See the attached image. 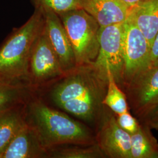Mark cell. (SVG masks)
I'll return each instance as SVG.
<instances>
[{"label":"cell","instance_id":"cell-12","mask_svg":"<svg viewBox=\"0 0 158 158\" xmlns=\"http://www.w3.org/2000/svg\"><path fill=\"white\" fill-rule=\"evenodd\" d=\"M45 151L32 127L25 124L6 148L1 158H39L45 155Z\"/></svg>","mask_w":158,"mask_h":158},{"label":"cell","instance_id":"cell-17","mask_svg":"<svg viewBox=\"0 0 158 158\" xmlns=\"http://www.w3.org/2000/svg\"><path fill=\"white\" fill-rule=\"evenodd\" d=\"M23 92V87L18 82L0 80V110L15 106Z\"/></svg>","mask_w":158,"mask_h":158},{"label":"cell","instance_id":"cell-21","mask_svg":"<svg viewBox=\"0 0 158 158\" xmlns=\"http://www.w3.org/2000/svg\"><path fill=\"white\" fill-rule=\"evenodd\" d=\"M139 119L141 124L147 125L151 130H158V105Z\"/></svg>","mask_w":158,"mask_h":158},{"label":"cell","instance_id":"cell-14","mask_svg":"<svg viewBox=\"0 0 158 158\" xmlns=\"http://www.w3.org/2000/svg\"><path fill=\"white\" fill-rule=\"evenodd\" d=\"M151 129L141 124L139 128L131 135L132 158H158V141Z\"/></svg>","mask_w":158,"mask_h":158},{"label":"cell","instance_id":"cell-23","mask_svg":"<svg viewBox=\"0 0 158 158\" xmlns=\"http://www.w3.org/2000/svg\"><path fill=\"white\" fill-rule=\"evenodd\" d=\"M125 4L131 9L134 6H136L139 3L145 0H122Z\"/></svg>","mask_w":158,"mask_h":158},{"label":"cell","instance_id":"cell-3","mask_svg":"<svg viewBox=\"0 0 158 158\" xmlns=\"http://www.w3.org/2000/svg\"><path fill=\"white\" fill-rule=\"evenodd\" d=\"M31 118L32 127L45 149L64 143H96L91 132L85 125L42 103L34 104Z\"/></svg>","mask_w":158,"mask_h":158},{"label":"cell","instance_id":"cell-1","mask_svg":"<svg viewBox=\"0 0 158 158\" xmlns=\"http://www.w3.org/2000/svg\"><path fill=\"white\" fill-rule=\"evenodd\" d=\"M53 89V101L64 111L85 121L95 120L102 108L108 78L93 62L76 66Z\"/></svg>","mask_w":158,"mask_h":158},{"label":"cell","instance_id":"cell-7","mask_svg":"<svg viewBox=\"0 0 158 158\" xmlns=\"http://www.w3.org/2000/svg\"><path fill=\"white\" fill-rule=\"evenodd\" d=\"M123 90L128 107L141 118L158 105V67L138 75Z\"/></svg>","mask_w":158,"mask_h":158},{"label":"cell","instance_id":"cell-10","mask_svg":"<svg viewBox=\"0 0 158 158\" xmlns=\"http://www.w3.org/2000/svg\"><path fill=\"white\" fill-rule=\"evenodd\" d=\"M29 66L34 78L38 80L53 78L64 73L48 38L44 27L34 45Z\"/></svg>","mask_w":158,"mask_h":158},{"label":"cell","instance_id":"cell-9","mask_svg":"<svg viewBox=\"0 0 158 158\" xmlns=\"http://www.w3.org/2000/svg\"><path fill=\"white\" fill-rule=\"evenodd\" d=\"M44 17V30L55 52L64 73L76 67L73 50L62 22L56 13L41 8Z\"/></svg>","mask_w":158,"mask_h":158},{"label":"cell","instance_id":"cell-18","mask_svg":"<svg viewBox=\"0 0 158 158\" xmlns=\"http://www.w3.org/2000/svg\"><path fill=\"white\" fill-rule=\"evenodd\" d=\"M59 158H100L106 157L97 143L89 147L70 148L58 151L53 155Z\"/></svg>","mask_w":158,"mask_h":158},{"label":"cell","instance_id":"cell-16","mask_svg":"<svg viewBox=\"0 0 158 158\" xmlns=\"http://www.w3.org/2000/svg\"><path fill=\"white\" fill-rule=\"evenodd\" d=\"M107 91L102 101V104L109 108L116 115L129 111L127 97L124 91L116 83L113 75L107 73Z\"/></svg>","mask_w":158,"mask_h":158},{"label":"cell","instance_id":"cell-13","mask_svg":"<svg viewBox=\"0 0 158 158\" xmlns=\"http://www.w3.org/2000/svg\"><path fill=\"white\" fill-rule=\"evenodd\" d=\"M129 17L151 46L158 32V0H145L131 9Z\"/></svg>","mask_w":158,"mask_h":158},{"label":"cell","instance_id":"cell-19","mask_svg":"<svg viewBox=\"0 0 158 158\" xmlns=\"http://www.w3.org/2000/svg\"><path fill=\"white\" fill-rule=\"evenodd\" d=\"M36 8L49 9L60 15L67 12L82 8V0H32Z\"/></svg>","mask_w":158,"mask_h":158},{"label":"cell","instance_id":"cell-22","mask_svg":"<svg viewBox=\"0 0 158 158\" xmlns=\"http://www.w3.org/2000/svg\"><path fill=\"white\" fill-rule=\"evenodd\" d=\"M158 67V32L151 46L149 65L147 69Z\"/></svg>","mask_w":158,"mask_h":158},{"label":"cell","instance_id":"cell-2","mask_svg":"<svg viewBox=\"0 0 158 158\" xmlns=\"http://www.w3.org/2000/svg\"><path fill=\"white\" fill-rule=\"evenodd\" d=\"M44 27L41 8H36L28 20L0 48V80L18 82L28 74L34 45Z\"/></svg>","mask_w":158,"mask_h":158},{"label":"cell","instance_id":"cell-6","mask_svg":"<svg viewBox=\"0 0 158 158\" xmlns=\"http://www.w3.org/2000/svg\"><path fill=\"white\" fill-rule=\"evenodd\" d=\"M124 70L122 88L148 69L151 46L141 31L128 17L123 23Z\"/></svg>","mask_w":158,"mask_h":158},{"label":"cell","instance_id":"cell-8","mask_svg":"<svg viewBox=\"0 0 158 158\" xmlns=\"http://www.w3.org/2000/svg\"><path fill=\"white\" fill-rule=\"evenodd\" d=\"M96 143L106 157L132 158L131 135L119 126L113 114L104 116L96 137Z\"/></svg>","mask_w":158,"mask_h":158},{"label":"cell","instance_id":"cell-20","mask_svg":"<svg viewBox=\"0 0 158 158\" xmlns=\"http://www.w3.org/2000/svg\"><path fill=\"white\" fill-rule=\"evenodd\" d=\"M115 117L119 126L130 135L134 134L139 128L141 124L129 111L118 114Z\"/></svg>","mask_w":158,"mask_h":158},{"label":"cell","instance_id":"cell-4","mask_svg":"<svg viewBox=\"0 0 158 158\" xmlns=\"http://www.w3.org/2000/svg\"><path fill=\"white\" fill-rule=\"evenodd\" d=\"M71 43L76 66L94 62L99 51V24L83 8L59 15Z\"/></svg>","mask_w":158,"mask_h":158},{"label":"cell","instance_id":"cell-15","mask_svg":"<svg viewBox=\"0 0 158 158\" xmlns=\"http://www.w3.org/2000/svg\"><path fill=\"white\" fill-rule=\"evenodd\" d=\"M25 124L15 106L0 110V158Z\"/></svg>","mask_w":158,"mask_h":158},{"label":"cell","instance_id":"cell-11","mask_svg":"<svg viewBox=\"0 0 158 158\" xmlns=\"http://www.w3.org/2000/svg\"><path fill=\"white\" fill-rule=\"evenodd\" d=\"M81 7L100 27L124 23L131 11L122 0H82Z\"/></svg>","mask_w":158,"mask_h":158},{"label":"cell","instance_id":"cell-5","mask_svg":"<svg viewBox=\"0 0 158 158\" xmlns=\"http://www.w3.org/2000/svg\"><path fill=\"white\" fill-rule=\"evenodd\" d=\"M123 35V23L100 27L99 51L93 62L102 75L107 77L108 72L111 74L120 87L123 83L124 70Z\"/></svg>","mask_w":158,"mask_h":158}]
</instances>
